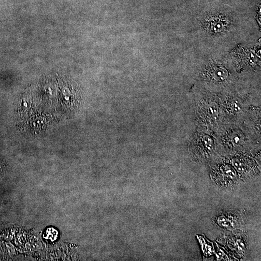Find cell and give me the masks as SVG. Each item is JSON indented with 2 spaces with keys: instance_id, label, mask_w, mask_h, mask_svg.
I'll use <instances>...</instances> for the list:
<instances>
[{
  "instance_id": "cell-4",
  "label": "cell",
  "mask_w": 261,
  "mask_h": 261,
  "mask_svg": "<svg viewBox=\"0 0 261 261\" xmlns=\"http://www.w3.org/2000/svg\"><path fill=\"white\" fill-rule=\"evenodd\" d=\"M241 103L238 99H235L232 100L230 102V108L232 112L236 113L239 111L241 109Z\"/></svg>"
},
{
  "instance_id": "cell-1",
  "label": "cell",
  "mask_w": 261,
  "mask_h": 261,
  "mask_svg": "<svg viewBox=\"0 0 261 261\" xmlns=\"http://www.w3.org/2000/svg\"><path fill=\"white\" fill-rule=\"evenodd\" d=\"M218 106L215 102H210L206 108V114L209 118H216L218 114Z\"/></svg>"
},
{
  "instance_id": "cell-3",
  "label": "cell",
  "mask_w": 261,
  "mask_h": 261,
  "mask_svg": "<svg viewBox=\"0 0 261 261\" xmlns=\"http://www.w3.org/2000/svg\"><path fill=\"white\" fill-rule=\"evenodd\" d=\"M227 71L220 68H218L214 71L213 76L214 79L218 81L223 80L227 77Z\"/></svg>"
},
{
  "instance_id": "cell-2",
  "label": "cell",
  "mask_w": 261,
  "mask_h": 261,
  "mask_svg": "<svg viewBox=\"0 0 261 261\" xmlns=\"http://www.w3.org/2000/svg\"><path fill=\"white\" fill-rule=\"evenodd\" d=\"M58 235V232L56 229L53 228H49L45 232L44 238L49 241L53 242L57 239Z\"/></svg>"
}]
</instances>
